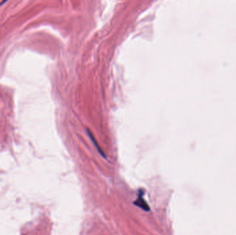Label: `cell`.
Wrapping results in <instances>:
<instances>
[{
    "instance_id": "1",
    "label": "cell",
    "mask_w": 236,
    "mask_h": 235,
    "mask_svg": "<svg viewBox=\"0 0 236 235\" xmlns=\"http://www.w3.org/2000/svg\"><path fill=\"white\" fill-rule=\"evenodd\" d=\"M134 203L136 204V206H139L140 208H142L144 210H149V207H148V204L146 202V201L142 198V195H139L138 198H137V200L135 201Z\"/></svg>"
}]
</instances>
